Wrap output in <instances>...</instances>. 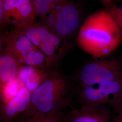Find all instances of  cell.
I'll list each match as a JSON object with an SVG mask.
<instances>
[{
  "mask_svg": "<svg viewBox=\"0 0 122 122\" xmlns=\"http://www.w3.org/2000/svg\"><path fill=\"white\" fill-rule=\"evenodd\" d=\"M76 89L73 78L50 71L47 79L31 94L30 105L20 116L47 115L65 111L71 105Z\"/></svg>",
  "mask_w": 122,
  "mask_h": 122,
  "instance_id": "6da1fadb",
  "label": "cell"
},
{
  "mask_svg": "<svg viewBox=\"0 0 122 122\" xmlns=\"http://www.w3.org/2000/svg\"><path fill=\"white\" fill-rule=\"evenodd\" d=\"M116 21L105 9L92 14L81 26L77 37L79 46L95 58L108 55L121 42Z\"/></svg>",
  "mask_w": 122,
  "mask_h": 122,
  "instance_id": "7a4b0ae2",
  "label": "cell"
},
{
  "mask_svg": "<svg viewBox=\"0 0 122 122\" xmlns=\"http://www.w3.org/2000/svg\"><path fill=\"white\" fill-rule=\"evenodd\" d=\"M81 10L73 1L57 0L52 11L40 22L53 34L67 41L78 30Z\"/></svg>",
  "mask_w": 122,
  "mask_h": 122,
  "instance_id": "3957f363",
  "label": "cell"
},
{
  "mask_svg": "<svg viewBox=\"0 0 122 122\" xmlns=\"http://www.w3.org/2000/svg\"><path fill=\"white\" fill-rule=\"evenodd\" d=\"M22 30L43 53L49 70L56 66L72 46V44L53 34L40 22H35L29 28Z\"/></svg>",
  "mask_w": 122,
  "mask_h": 122,
  "instance_id": "277c9868",
  "label": "cell"
},
{
  "mask_svg": "<svg viewBox=\"0 0 122 122\" xmlns=\"http://www.w3.org/2000/svg\"><path fill=\"white\" fill-rule=\"evenodd\" d=\"M0 46L11 52L22 64L50 71L42 52L31 42L22 29L15 28L0 35Z\"/></svg>",
  "mask_w": 122,
  "mask_h": 122,
  "instance_id": "5b68a950",
  "label": "cell"
},
{
  "mask_svg": "<svg viewBox=\"0 0 122 122\" xmlns=\"http://www.w3.org/2000/svg\"><path fill=\"white\" fill-rule=\"evenodd\" d=\"M73 79L76 86L83 87L122 80V62L115 59L89 61Z\"/></svg>",
  "mask_w": 122,
  "mask_h": 122,
  "instance_id": "8992f818",
  "label": "cell"
},
{
  "mask_svg": "<svg viewBox=\"0 0 122 122\" xmlns=\"http://www.w3.org/2000/svg\"><path fill=\"white\" fill-rule=\"evenodd\" d=\"M76 86L75 97L81 106H111L122 104V80L92 86Z\"/></svg>",
  "mask_w": 122,
  "mask_h": 122,
  "instance_id": "52a82bcc",
  "label": "cell"
},
{
  "mask_svg": "<svg viewBox=\"0 0 122 122\" xmlns=\"http://www.w3.org/2000/svg\"><path fill=\"white\" fill-rule=\"evenodd\" d=\"M4 11V26L12 25L25 29L34 23L37 15L32 0H3Z\"/></svg>",
  "mask_w": 122,
  "mask_h": 122,
  "instance_id": "ba28073f",
  "label": "cell"
},
{
  "mask_svg": "<svg viewBox=\"0 0 122 122\" xmlns=\"http://www.w3.org/2000/svg\"><path fill=\"white\" fill-rule=\"evenodd\" d=\"M111 118L107 106H81L66 112L65 122H111Z\"/></svg>",
  "mask_w": 122,
  "mask_h": 122,
  "instance_id": "9c48e42d",
  "label": "cell"
},
{
  "mask_svg": "<svg viewBox=\"0 0 122 122\" xmlns=\"http://www.w3.org/2000/svg\"><path fill=\"white\" fill-rule=\"evenodd\" d=\"M31 93L23 86L17 95L8 101L2 103L0 107L1 122H10L23 113L30 104Z\"/></svg>",
  "mask_w": 122,
  "mask_h": 122,
  "instance_id": "30bf717a",
  "label": "cell"
},
{
  "mask_svg": "<svg viewBox=\"0 0 122 122\" xmlns=\"http://www.w3.org/2000/svg\"><path fill=\"white\" fill-rule=\"evenodd\" d=\"M23 65L6 48L0 46V86L16 78L19 70Z\"/></svg>",
  "mask_w": 122,
  "mask_h": 122,
  "instance_id": "8fae6325",
  "label": "cell"
},
{
  "mask_svg": "<svg viewBox=\"0 0 122 122\" xmlns=\"http://www.w3.org/2000/svg\"><path fill=\"white\" fill-rule=\"evenodd\" d=\"M48 72L29 66L23 65L17 78L31 94L48 78Z\"/></svg>",
  "mask_w": 122,
  "mask_h": 122,
  "instance_id": "7c38bea8",
  "label": "cell"
},
{
  "mask_svg": "<svg viewBox=\"0 0 122 122\" xmlns=\"http://www.w3.org/2000/svg\"><path fill=\"white\" fill-rule=\"evenodd\" d=\"M66 112H60L47 115H34L27 117L20 116L14 122H65Z\"/></svg>",
  "mask_w": 122,
  "mask_h": 122,
  "instance_id": "4fadbf2b",
  "label": "cell"
},
{
  "mask_svg": "<svg viewBox=\"0 0 122 122\" xmlns=\"http://www.w3.org/2000/svg\"><path fill=\"white\" fill-rule=\"evenodd\" d=\"M23 85L16 77L4 85L0 86L2 103L6 102L16 96Z\"/></svg>",
  "mask_w": 122,
  "mask_h": 122,
  "instance_id": "5bb4252c",
  "label": "cell"
},
{
  "mask_svg": "<svg viewBox=\"0 0 122 122\" xmlns=\"http://www.w3.org/2000/svg\"><path fill=\"white\" fill-rule=\"evenodd\" d=\"M37 16L43 19L54 8L57 0H32Z\"/></svg>",
  "mask_w": 122,
  "mask_h": 122,
  "instance_id": "9a60e30c",
  "label": "cell"
},
{
  "mask_svg": "<svg viewBox=\"0 0 122 122\" xmlns=\"http://www.w3.org/2000/svg\"><path fill=\"white\" fill-rule=\"evenodd\" d=\"M100 2L105 6V9L110 14L116 22L122 37V15L119 8L113 0H101Z\"/></svg>",
  "mask_w": 122,
  "mask_h": 122,
  "instance_id": "2e32d148",
  "label": "cell"
},
{
  "mask_svg": "<svg viewBox=\"0 0 122 122\" xmlns=\"http://www.w3.org/2000/svg\"><path fill=\"white\" fill-rule=\"evenodd\" d=\"M113 113L116 115L111 122H122V104L115 108Z\"/></svg>",
  "mask_w": 122,
  "mask_h": 122,
  "instance_id": "e0dca14e",
  "label": "cell"
},
{
  "mask_svg": "<svg viewBox=\"0 0 122 122\" xmlns=\"http://www.w3.org/2000/svg\"><path fill=\"white\" fill-rule=\"evenodd\" d=\"M4 11L3 6V0H0V27L4 26Z\"/></svg>",
  "mask_w": 122,
  "mask_h": 122,
  "instance_id": "ac0fdd59",
  "label": "cell"
},
{
  "mask_svg": "<svg viewBox=\"0 0 122 122\" xmlns=\"http://www.w3.org/2000/svg\"><path fill=\"white\" fill-rule=\"evenodd\" d=\"M118 8H119V9L120 13H121V14L122 15V4L121 5L120 7H118Z\"/></svg>",
  "mask_w": 122,
  "mask_h": 122,
  "instance_id": "d6986e66",
  "label": "cell"
}]
</instances>
